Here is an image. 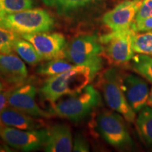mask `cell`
Returning <instances> with one entry per match:
<instances>
[{
	"instance_id": "cell-1",
	"label": "cell",
	"mask_w": 152,
	"mask_h": 152,
	"mask_svg": "<svg viewBox=\"0 0 152 152\" xmlns=\"http://www.w3.org/2000/svg\"><path fill=\"white\" fill-rule=\"evenodd\" d=\"M96 73L90 67L75 65L67 71L49 77L40 88V94L45 100L55 104L64 96L80 92Z\"/></svg>"
},
{
	"instance_id": "cell-2",
	"label": "cell",
	"mask_w": 152,
	"mask_h": 152,
	"mask_svg": "<svg viewBox=\"0 0 152 152\" xmlns=\"http://www.w3.org/2000/svg\"><path fill=\"white\" fill-rule=\"evenodd\" d=\"M101 103L100 93L88 85L77 94L57 101L52 110L55 115L77 123L86 118Z\"/></svg>"
},
{
	"instance_id": "cell-3",
	"label": "cell",
	"mask_w": 152,
	"mask_h": 152,
	"mask_svg": "<svg viewBox=\"0 0 152 152\" xmlns=\"http://www.w3.org/2000/svg\"><path fill=\"white\" fill-rule=\"evenodd\" d=\"M103 53V46L97 36L82 34L67 44L65 58L75 65L90 67L98 73L103 66L101 57Z\"/></svg>"
},
{
	"instance_id": "cell-4",
	"label": "cell",
	"mask_w": 152,
	"mask_h": 152,
	"mask_svg": "<svg viewBox=\"0 0 152 152\" xmlns=\"http://www.w3.org/2000/svg\"><path fill=\"white\" fill-rule=\"evenodd\" d=\"M54 26V20L48 11L37 8L7 15L3 23V27L21 35L50 31Z\"/></svg>"
},
{
	"instance_id": "cell-5",
	"label": "cell",
	"mask_w": 152,
	"mask_h": 152,
	"mask_svg": "<svg viewBox=\"0 0 152 152\" xmlns=\"http://www.w3.org/2000/svg\"><path fill=\"white\" fill-rule=\"evenodd\" d=\"M100 88L106 104L113 111L121 114L129 123H134L136 112L133 110L125 97L121 87V75L115 68L106 70L101 75Z\"/></svg>"
},
{
	"instance_id": "cell-6",
	"label": "cell",
	"mask_w": 152,
	"mask_h": 152,
	"mask_svg": "<svg viewBox=\"0 0 152 152\" xmlns=\"http://www.w3.org/2000/svg\"><path fill=\"white\" fill-rule=\"evenodd\" d=\"M123 118L120 113L111 111L100 112L96 118V128L101 136L117 149H125L133 145Z\"/></svg>"
},
{
	"instance_id": "cell-7",
	"label": "cell",
	"mask_w": 152,
	"mask_h": 152,
	"mask_svg": "<svg viewBox=\"0 0 152 152\" xmlns=\"http://www.w3.org/2000/svg\"><path fill=\"white\" fill-rule=\"evenodd\" d=\"M136 32L132 28L112 31L99 37L104 53L111 62L124 64L132 60L134 56L132 48V36Z\"/></svg>"
},
{
	"instance_id": "cell-8",
	"label": "cell",
	"mask_w": 152,
	"mask_h": 152,
	"mask_svg": "<svg viewBox=\"0 0 152 152\" xmlns=\"http://www.w3.org/2000/svg\"><path fill=\"white\" fill-rule=\"evenodd\" d=\"M47 135V128L26 130L0 125V140L22 151H33L44 147Z\"/></svg>"
},
{
	"instance_id": "cell-9",
	"label": "cell",
	"mask_w": 152,
	"mask_h": 152,
	"mask_svg": "<svg viewBox=\"0 0 152 152\" xmlns=\"http://www.w3.org/2000/svg\"><path fill=\"white\" fill-rule=\"evenodd\" d=\"M21 37L29 41L35 47L42 60L65 58V49L67 45L64 35L60 33H44L26 34Z\"/></svg>"
},
{
	"instance_id": "cell-10",
	"label": "cell",
	"mask_w": 152,
	"mask_h": 152,
	"mask_svg": "<svg viewBox=\"0 0 152 152\" xmlns=\"http://www.w3.org/2000/svg\"><path fill=\"white\" fill-rule=\"evenodd\" d=\"M36 87L32 84L21 85L11 90L8 105L38 118H49L52 113L44 110L36 102Z\"/></svg>"
},
{
	"instance_id": "cell-11",
	"label": "cell",
	"mask_w": 152,
	"mask_h": 152,
	"mask_svg": "<svg viewBox=\"0 0 152 152\" xmlns=\"http://www.w3.org/2000/svg\"><path fill=\"white\" fill-rule=\"evenodd\" d=\"M142 0H125L106 12L102 20L112 31L128 29L134 23Z\"/></svg>"
},
{
	"instance_id": "cell-12",
	"label": "cell",
	"mask_w": 152,
	"mask_h": 152,
	"mask_svg": "<svg viewBox=\"0 0 152 152\" xmlns=\"http://www.w3.org/2000/svg\"><path fill=\"white\" fill-rule=\"evenodd\" d=\"M54 9L58 16L70 23H78L99 2V0H42Z\"/></svg>"
},
{
	"instance_id": "cell-13",
	"label": "cell",
	"mask_w": 152,
	"mask_h": 152,
	"mask_svg": "<svg viewBox=\"0 0 152 152\" xmlns=\"http://www.w3.org/2000/svg\"><path fill=\"white\" fill-rule=\"evenodd\" d=\"M121 83L128 104L136 113L147 106L149 91L147 83L143 79L128 73L121 75Z\"/></svg>"
},
{
	"instance_id": "cell-14",
	"label": "cell",
	"mask_w": 152,
	"mask_h": 152,
	"mask_svg": "<svg viewBox=\"0 0 152 152\" xmlns=\"http://www.w3.org/2000/svg\"><path fill=\"white\" fill-rule=\"evenodd\" d=\"M28 76L26 64L20 57L0 52V79L6 85L18 87L23 85Z\"/></svg>"
},
{
	"instance_id": "cell-15",
	"label": "cell",
	"mask_w": 152,
	"mask_h": 152,
	"mask_svg": "<svg viewBox=\"0 0 152 152\" xmlns=\"http://www.w3.org/2000/svg\"><path fill=\"white\" fill-rule=\"evenodd\" d=\"M48 135L45 144V151L70 152L73 150V137L70 127L64 123L47 128Z\"/></svg>"
},
{
	"instance_id": "cell-16",
	"label": "cell",
	"mask_w": 152,
	"mask_h": 152,
	"mask_svg": "<svg viewBox=\"0 0 152 152\" xmlns=\"http://www.w3.org/2000/svg\"><path fill=\"white\" fill-rule=\"evenodd\" d=\"M1 124L20 130H36L42 128L43 123L38 118L23 113L9 106H7L0 115Z\"/></svg>"
},
{
	"instance_id": "cell-17",
	"label": "cell",
	"mask_w": 152,
	"mask_h": 152,
	"mask_svg": "<svg viewBox=\"0 0 152 152\" xmlns=\"http://www.w3.org/2000/svg\"><path fill=\"white\" fill-rule=\"evenodd\" d=\"M14 50L23 61L30 66L36 65L42 60L33 45L23 37L17 39Z\"/></svg>"
},
{
	"instance_id": "cell-18",
	"label": "cell",
	"mask_w": 152,
	"mask_h": 152,
	"mask_svg": "<svg viewBox=\"0 0 152 152\" xmlns=\"http://www.w3.org/2000/svg\"><path fill=\"white\" fill-rule=\"evenodd\" d=\"M75 66V64L68 59H64V58H54L41 64L37 68V72L39 75L52 77L67 71L73 68Z\"/></svg>"
},
{
	"instance_id": "cell-19",
	"label": "cell",
	"mask_w": 152,
	"mask_h": 152,
	"mask_svg": "<svg viewBox=\"0 0 152 152\" xmlns=\"http://www.w3.org/2000/svg\"><path fill=\"white\" fill-rule=\"evenodd\" d=\"M136 123L142 137L152 146V108L147 105L142 108L139 111Z\"/></svg>"
},
{
	"instance_id": "cell-20",
	"label": "cell",
	"mask_w": 152,
	"mask_h": 152,
	"mask_svg": "<svg viewBox=\"0 0 152 152\" xmlns=\"http://www.w3.org/2000/svg\"><path fill=\"white\" fill-rule=\"evenodd\" d=\"M132 60L134 71L152 83V57L138 54L133 56Z\"/></svg>"
},
{
	"instance_id": "cell-21",
	"label": "cell",
	"mask_w": 152,
	"mask_h": 152,
	"mask_svg": "<svg viewBox=\"0 0 152 152\" xmlns=\"http://www.w3.org/2000/svg\"><path fill=\"white\" fill-rule=\"evenodd\" d=\"M132 48L134 53L152 55V32L137 33L132 36Z\"/></svg>"
},
{
	"instance_id": "cell-22",
	"label": "cell",
	"mask_w": 152,
	"mask_h": 152,
	"mask_svg": "<svg viewBox=\"0 0 152 152\" xmlns=\"http://www.w3.org/2000/svg\"><path fill=\"white\" fill-rule=\"evenodd\" d=\"M34 0H0V9L6 15L33 9Z\"/></svg>"
},
{
	"instance_id": "cell-23",
	"label": "cell",
	"mask_w": 152,
	"mask_h": 152,
	"mask_svg": "<svg viewBox=\"0 0 152 152\" xmlns=\"http://www.w3.org/2000/svg\"><path fill=\"white\" fill-rule=\"evenodd\" d=\"M20 35L8 28L0 26V52L11 54L14 51V45Z\"/></svg>"
},
{
	"instance_id": "cell-24",
	"label": "cell",
	"mask_w": 152,
	"mask_h": 152,
	"mask_svg": "<svg viewBox=\"0 0 152 152\" xmlns=\"http://www.w3.org/2000/svg\"><path fill=\"white\" fill-rule=\"evenodd\" d=\"M152 17V0H142L134 22H139Z\"/></svg>"
},
{
	"instance_id": "cell-25",
	"label": "cell",
	"mask_w": 152,
	"mask_h": 152,
	"mask_svg": "<svg viewBox=\"0 0 152 152\" xmlns=\"http://www.w3.org/2000/svg\"><path fill=\"white\" fill-rule=\"evenodd\" d=\"M89 151H90V146L86 138L80 133L76 134L74 138L72 151L87 152Z\"/></svg>"
},
{
	"instance_id": "cell-26",
	"label": "cell",
	"mask_w": 152,
	"mask_h": 152,
	"mask_svg": "<svg viewBox=\"0 0 152 152\" xmlns=\"http://www.w3.org/2000/svg\"><path fill=\"white\" fill-rule=\"evenodd\" d=\"M131 28L135 32L152 30V17L147 18L139 22H134Z\"/></svg>"
},
{
	"instance_id": "cell-27",
	"label": "cell",
	"mask_w": 152,
	"mask_h": 152,
	"mask_svg": "<svg viewBox=\"0 0 152 152\" xmlns=\"http://www.w3.org/2000/svg\"><path fill=\"white\" fill-rule=\"evenodd\" d=\"M12 90V89H8L7 90H3L0 92V115H1V112L5 109L8 104V99L9 94ZM0 125H1V121H0Z\"/></svg>"
},
{
	"instance_id": "cell-28",
	"label": "cell",
	"mask_w": 152,
	"mask_h": 152,
	"mask_svg": "<svg viewBox=\"0 0 152 152\" xmlns=\"http://www.w3.org/2000/svg\"><path fill=\"white\" fill-rule=\"evenodd\" d=\"M11 147L5 144L4 142H0V152L2 151H13V150L11 149Z\"/></svg>"
},
{
	"instance_id": "cell-29",
	"label": "cell",
	"mask_w": 152,
	"mask_h": 152,
	"mask_svg": "<svg viewBox=\"0 0 152 152\" xmlns=\"http://www.w3.org/2000/svg\"><path fill=\"white\" fill-rule=\"evenodd\" d=\"M6 16H7V15L3 12L1 9H0V26H3L4 20Z\"/></svg>"
},
{
	"instance_id": "cell-30",
	"label": "cell",
	"mask_w": 152,
	"mask_h": 152,
	"mask_svg": "<svg viewBox=\"0 0 152 152\" xmlns=\"http://www.w3.org/2000/svg\"><path fill=\"white\" fill-rule=\"evenodd\" d=\"M147 105L152 108V87L149 92V98H148V100H147Z\"/></svg>"
},
{
	"instance_id": "cell-31",
	"label": "cell",
	"mask_w": 152,
	"mask_h": 152,
	"mask_svg": "<svg viewBox=\"0 0 152 152\" xmlns=\"http://www.w3.org/2000/svg\"><path fill=\"white\" fill-rule=\"evenodd\" d=\"M3 90H4V85L2 83L1 80L0 79V92H1Z\"/></svg>"
}]
</instances>
